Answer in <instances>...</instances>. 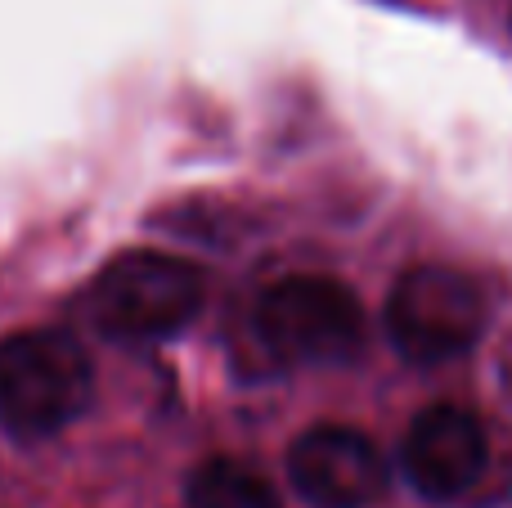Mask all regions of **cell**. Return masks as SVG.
Returning <instances> with one entry per match:
<instances>
[{
  "instance_id": "6da1fadb",
  "label": "cell",
  "mask_w": 512,
  "mask_h": 508,
  "mask_svg": "<svg viewBox=\"0 0 512 508\" xmlns=\"http://www.w3.org/2000/svg\"><path fill=\"white\" fill-rule=\"evenodd\" d=\"M95 401V369L63 329H23L0 342V428L14 441H45Z\"/></svg>"
},
{
  "instance_id": "7a4b0ae2",
  "label": "cell",
  "mask_w": 512,
  "mask_h": 508,
  "mask_svg": "<svg viewBox=\"0 0 512 508\" xmlns=\"http://www.w3.org/2000/svg\"><path fill=\"white\" fill-rule=\"evenodd\" d=\"M207 279L194 261L171 252H122L90 284V320L104 338L144 347L185 333L198 320Z\"/></svg>"
},
{
  "instance_id": "3957f363",
  "label": "cell",
  "mask_w": 512,
  "mask_h": 508,
  "mask_svg": "<svg viewBox=\"0 0 512 508\" xmlns=\"http://www.w3.org/2000/svg\"><path fill=\"white\" fill-rule=\"evenodd\" d=\"M256 338L292 365H342L364 347V306L342 279L292 275L256 302Z\"/></svg>"
},
{
  "instance_id": "277c9868",
  "label": "cell",
  "mask_w": 512,
  "mask_h": 508,
  "mask_svg": "<svg viewBox=\"0 0 512 508\" xmlns=\"http://www.w3.org/2000/svg\"><path fill=\"white\" fill-rule=\"evenodd\" d=\"M490 324L486 288L450 266H418L387 297V338L414 365H445L481 342Z\"/></svg>"
},
{
  "instance_id": "5b68a950",
  "label": "cell",
  "mask_w": 512,
  "mask_h": 508,
  "mask_svg": "<svg viewBox=\"0 0 512 508\" xmlns=\"http://www.w3.org/2000/svg\"><path fill=\"white\" fill-rule=\"evenodd\" d=\"M288 477L301 500L315 508H364L387 491V464L378 446L364 432L333 423H319L292 441Z\"/></svg>"
},
{
  "instance_id": "8992f818",
  "label": "cell",
  "mask_w": 512,
  "mask_h": 508,
  "mask_svg": "<svg viewBox=\"0 0 512 508\" xmlns=\"http://www.w3.org/2000/svg\"><path fill=\"white\" fill-rule=\"evenodd\" d=\"M490 441L477 414L459 410V405H432L423 410L405 432L400 446V468H405L409 486L427 500H454V495L472 491L486 473Z\"/></svg>"
},
{
  "instance_id": "52a82bcc",
  "label": "cell",
  "mask_w": 512,
  "mask_h": 508,
  "mask_svg": "<svg viewBox=\"0 0 512 508\" xmlns=\"http://www.w3.org/2000/svg\"><path fill=\"white\" fill-rule=\"evenodd\" d=\"M185 504L189 508H279V495L252 468L234 464V459H207L189 477Z\"/></svg>"
},
{
  "instance_id": "ba28073f",
  "label": "cell",
  "mask_w": 512,
  "mask_h": 508,
  "mask_svg": "<svg viewBox=\"0 0 512 508\" xmlns=\"http://www.w3.org/2000/svg\"><path fill=\"white\" fill-rule=\"evenodd\" d=\"M0 508H5V504H0Z\"/></svg>"
}]
</instances>
